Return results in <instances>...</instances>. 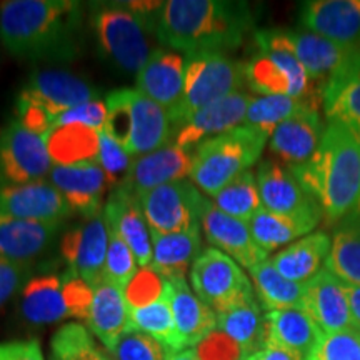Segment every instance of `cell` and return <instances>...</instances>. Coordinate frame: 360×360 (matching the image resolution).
I'll return each mask as SVG.
<instances>
[{"instance_id": "e0dca14e", "label": "cell", "mask_w": 360, "mask_h": 360, "mask_svg": "<svg viewBox=\"0 0 360 360\" xmlns=\"http://www.w3.org/2000/svg\"><path fill=\"white\" fill-rule=\"evenodd\" d=\"M49 182L64 195L72 212L82 219L97 217L103 210V195L110 188L98 162H82L75 165H53ZM112 191V188H110Z\"/></svg>"}, {"instance_id": "44dd1931", "label": "cell", "mask_w": 360, "mask_h": 360, "mask_svg": "<svg viewBox=\"0 0 360 360\" xmlns=\"http://www.w3.org/2000/svg\"><path fill=\"white\" fill-rule=\"evenodd\" d=\"M252 98L254 97L240 90L205 107L175 130L172 142L175 146L193 152L202 142L240 127L244 124Z\"/></svg>"}, {"instance_id": "4316f807", "label": "cell", "mask_w": 360, "mask_h": 360, "mask_svg": "<svg viewBox=\"0 0 360 360\" xmlns=\"http://www.w3.org/2000/svg\"><path fill=\"white\" fill-rule=\"evenodd\" d=\"M129 102L132 115V130L127 146L130 155H146L172 142L174 129L167 109L139 90H129Z\"/></svg>"}, {"instance_id": "2e32d148", "label": "cell", "mask_w": 360, "mask_h": 360, "mask_svg": "<svg viewBox=\"0 0 360 360\" xmlns=\"http://www.w3.org/2000/svg\"><path fill=\"white\" fill-rule=\"evenodd\" d=\"M72 212L56 186L47 180L0 187V215L42 224H62Z\"/></svg>"}, {"instance_id": "7a4b0ae2", "label": "cell", "mask_w": 360, "mask_h": 360, "mask_svg": "<svg viewBox=\"0 0 360 360\" xmlns=\"http://www.w3.org/2000/svg\"><path fill=\"white\" fill-rule=\"evenodd\" d=\"M254 29L247 2L231 0H169L157 19V40L186 57L225 53L240 47Z\"/></svg>"}, {"instance_id": "d4e9b609", "label": "cell", "mask_w": 360, "mask_h": 360, "mask_svg": "<svg viewBox=\"0 0 360 360\" xmlns=\"http://www.w3.org/2000/svg\"><path fill=\"white\" fill-rule=\"evenodd\" d=\"M321 96L327 120L344 124L360 139V49L322 85Z\"/></svg>"}, {"instance_id": "f6af8a7d", "label": "cell", "mask_w": 360, "mask_h": 360, "mask_svg": "<svg viewBox=\"0 0 360 360\" xmlns=\"http://www.w3.org/2000/svg\"><path fill=\"white\" fill-rule=\"evenodd\" d=\"M134 157L129 154L127 148L115 142L107 132H101V146H98V165L103 169L109 179L110 188L122 186L127 177Z\"/></svg>"}, {"instance_id": "681fc988", "label": "cell", "mask_w": 360, "mask_h": 360, "mask_svg": "<svg viewBox=\"0 0 360 360\" xmlns=\"http://www.w3.org/2000/svg\"><path fill=\"white\" fill-rule=\"evenodd\" d=\"M107 124V105L105 101L85 102L82 105L74 107L62 114L53 124V127H65V125H80V127H89L102 132ZM52 127V129H53Z\"/></svg>"}, {"instance_id": "8992f818", "label": "cell", "mask_w": 360, "mask_h": 360, "mask_svg": "<svg viewBox=\"0 0 360 360\" xmlns=\"http://www.w3.org/2000/svg\"><path fill=\"white\" fill-rule=\"evenodd\" d=\"M97 98V90L70 72L37 70L30 75L17 97L15 119L44 137L62 114Z\"/></svg>"}, {"instance_id": "1f68e13d", "label": "cell", "mask_w": 360, "mask_h": 360, "mask_svg": "<svg viewBox=\"0 0 360 360\" xmlns=\"http://www.w3.org/2000/svg\"><path fill=\"white\" fill-rule=\"evenodd\" d=\"M202 227L188 232L157 233L152 236V264L154 272L164 278H182L202 254Z\"/></svg>"}, {"instance_id": "83f0119b", "label": "cell", "mask_w": 360, "mask_h": 360, "mask_svg": "<svg viewBox=\"0 0 360 360\" xmlns=\"http://www.w3.org/2000/svg\"><path fill=\"white\" fill-rule=\"evenodd\" d=\"M85 323L90 334L102 342L110 354L130 330V309L125 292L103 281L94 287L92 307Z\"/></svg>"}, {"instance_id": "7bdbcfd3", "label": "cell", "mask_w": 360, "mask_h": 360, "mask_svg": "<svg viewBox=\"0 0 360 360\" xmlns=\"http://www.w3.org/2000/svg\"><path fill=\"white\" fill-rule=\"evenodd\" d=\"M137 259L130 247L114 231H109V249H107L105 265H103V282L125 290L129 282L135 277Z\"/></svg>"}, {"instance_id": "8fae6325", "label": "cell", "mask_w": 360, "mask_h": 360, "mask_svg": "<svg viewBox=\"0 0 360 360\" xmlns=\"http://www.w3.org/2000/svg\"><path fill=\"white\" fill-rule=\"evenodd\" d=\"M53 162L42 135L13 119L0 130V187L24 186L51 175Z\"/></svg>"}, {"instance_id": "603a6c76", "label": "cell", "mask_w": 360, "mask_h": 360, "mask_svg": "<svg viewBox=\"0 0 360 360\" xmlns=\"http://www.w3.org/2000/svg\"><path fill=\"white\" fill-rule=\"evenodd\" d=\"M302 310L321 327L323 334L354 328L344 282L326 267L304 283Z\"/></svg>"}, {"instance_id": "9a60e30c", "label": "cell", "mask_w": 360, "mask_h": 360, "mask_svg": "<svg viewBox=\"0 0 360 360\" xmlns=\"http://www.w3.org/2000/svg\"><path fill=\"white\" fill-rule=\"evenodd\" d=\"M192 164L193 152L170 142L146 155L134 157L127 177L119 187L142 199L157 187L191 177Z\"/></svg>"}, {"instance_id": "6da1fadb", "label": "cell", "mask_w": 360, "mask_h": 360, "mask_svg": "<svg viewBox=\"0 0 360 360\" xmlns=\"http://www.w3.org/2000/svg\"><path fill=\"white\" fill-rule=\"evenodd\" d=\"M84 7L74 0H6L0 42L13 57L67 60L79 53Z\"/></svg>"}, {"instance_id": "ba28073f", "label": "cell", "mask_w": 360, "mask_h": 360, "mask_svg": "<svg viewBox=\"0 0 360 360\" xmlns=\"http://www.w3.org/2000/svg\"><path fill=\"white\" fill-rule=\"evenodd\" d=\"M94 289L82 278L65 274L30 277L19 294L17 314L25 326L44 327L65 319L87 321Z\"/></svg>"}, {"instance_id": "8d00e7d4", "label": "cell", "mask_w": 360, "mask_h": 360, "mask_svg": "<svg viewBox=\"0 0 360 360\" xmlns=\"http://www.w3.org/2000/svg\"><path fill=\"white\" fill-rule=\"evenodd\" d=\"M326 269L349 285H360V215L337 222Z\"/></svg>"}, {"instance_id": "c3c4849f", "label": "cell", "mask_w": 360, "mask_h": 360, "mask_svg": "<svg viewBox=\"0 0 360 360\" xmlns=\"http://www.w3.org/2000/svg\"><path fill=\"white\" fill-rule=\"evenodd\" d=\"M165 285L167 278L159 276L152 269H141L124 290L129 307L135 309L154 302L164 294Z\"/></svg>"}, {"instance_id": "ac0fdd59", "label": "cell", "mask_w": 360, "mask_h": 360, "mask_svg": "<svg viewBox=\"0 0 360 360\" xmlns=\"http://www.w3.org/2000/svg\"><path fill=\"white\" fill-rule=\"evenodd\" d=\"M200 227L207 242L236 260L240 267L250 270L269 259V254L255 244L249 224L224 214L209 199L202 209Z\"/></svg>"}, {"instance_id": "f5cc1de1", "label": "cell", "mask_w": 360, "mask_h": 360, "mask_svg": "<svg viewBox=\"0 0 360 360\" xmlns=\"http://www.w3.org/2000/svg\"><path fill=\"white\" fill-rule=\"evenodd\" d=\"M0 360H45L37 339L0 342Z\"/></svg>"}, {"instance_id": "30bf717a", "label": "cell", "mask_w": 360, "mask_h": 360, "mask_svg": "<svg viewBox=\"0 0 360 360\" xmlns=\"http://www.w3.org/2000/svg\"><path fill=\"white\" fill-rule=\"evenodd\" d=\"M191 283L197 297L217 315L255 300L249 276L236 260L214 247L202 252L193 262Z\"/></svg>"}, {"instance_id": "cb8c5ba5", "label": "cell", "mask_w": 360, "mask_h": 360, "mask_svg": "<svg viewBox=\"0 0 360 360\" xmlns=\"http://www.w3.org/2000/svg\"><path fill=\"white\" fill-rule=\"evenodd\" d=\"M187 57L170 49H155L135 77V90L169 112L184 96Z\"/></svg>"}, {"instance_id": "e575fe53", "label": "cell", "mask_w": 360, "mask_h": 360, "mask_svg": "<svg viewBox=\"0 0 360 360\" xmlns=\"http://www.w3.org/2000/svg\"><path fill=\"white\" fill-rule=\"evenodd\" d=\"M217 328L236 342L244 359L267 344V322L257 299L219 314Z\"/></svg>"}, {"instance_id": "836d02e7", "label": "cell", "mask_w": 360, "mask_h": 360, "mask_svg": "<svg viewBox=\"0 0 360 360\" xmlns=\"http://www.w3.org/2000/svg\"><path fill=\"white\" fill-rule=\"evenodd\" d=\"M321 219L317 217H290L265 210L264 207L252 217L249 229L255 244L265 254L294 244L295 240L314 232Z\"/></svg>"}, {"instance_id": "3957f363", "label": "cell", "mask_w": 360, "mask_h": 360, "mask_svg": "<svg viewBox=\"0 0 360 360\" xmlns=\"http://www.w3.org/2000/svg\"><path fill=\"white\" fill-rule=\"evenodd\" d=\"M290 170L321 207L323 217L340 222L360 200V139L344 124L327 120L315 155Z\"/></svg>"}, {"instance_id": "d590c367", "label": "cell", "mask_w": 360, "mask_h": 360, "mask_svg": "<svg viewBox=\"0 0 360 360\" xmlns=\"http://www.w3.org/2000/svg\"><path fill=\"white\" fill-rule=\"evenodd\" d=\"M44 141L53 165H75L97 162L101 132L80 125H65L49 130Z\"/></svg>"}, {"instance_id": "db71d44e", "label": "cell", "mask_w": 360, "mask_h": 360, "mask_svg": "<svg viewBox=\"0 0 360 360\" xmlns=\"http://www.w3.org/2000/svg\"><path fill=\"white\" fill-rule=\"evenodd\" d=\"M344 289L349 299L354 328L360 330V285H349V283H344Z\"/></svg>"}, {"instance_id": "4dcf8cb0", "label": "cell", "mask_w": 360, "mask_h": 360, "mask_svg": "<svg viewBox=\"0 0 360 360\" xmlns=\"http://www.w3.org/2000/svg\"><path fill=\"white\" fill-rule=\"evenodd\" d=\"M295 57L312 82H327L357 47L332 42L309 30H287Z\"/></svg>"}, {"instance_id": "5bb4252c", "label": "cell", "mask_w": 360, "mask_h": 360, "mask_svg": "<svg viewBox=\"0 0 360 360\" xmlns=\"http://www.w3.org/2000/svg\"><path fill=\"white\" fill-rule=\"evenodd\" d=\"M255 177L262 207L269 212L290 217H323L317 202L305 192L285 165L274 159H265L259 164Z\"/></svg>"}, {"instance_id": "ab89813d", "label": "cell", "mask_w": 360, "mask_h": 360, "mask_svg": "<svg viewBox=\"0 0 360 360\" xmlns=\"http://www.w3.org/2000/svg\"><path fill=\"white\" fill-rule=\"evenodd\" d=\"M319 98L322 97H289V96H270V97H254L249 109H247L244 124L247 127L259 130L265 135H272L282 122L299 114V112L319 109Z\"/></svg>"}, {"instance_id": "f907efd6", "label": "cell", "mask_w": 360, "mask_h": 360, "mask_svg": "<svg viewBox=\"0 0 360 360\" xmlns=\"http://www.w3.org/2000/svg\"><path fill=\"white\" fill-rule=\"evenodd\" d=\"M30 272H32L30 264H17L0 259V312L13 297L20 294L25 283L29 282Z\"/></svg>"}, {"instance_id": "f546056e", "label": "cell", "mask_w": 360, "mask_h": 360, "mask_svg": "<svg viewBox=\"0 0 360 360\" xmlns=\"http://www.w3.org/2000/svg\"><path fill=\"white\" fill-rule=\"evenodd\" d=\"M170 289V307L184 347H195L210 332L217 328V314L197 297L186 281L167 278Z\"/></svg>"}, {"instance_id": "7c38bea8", "label": "cell", "mask_w": 360, "mask_h": 360, "mask_svg": "<svg viewBox=\"0 0 360 360\" xmlns=\"http://www.w3.org/2000/svg\"><path fill=\"white\" fill-rule=\"evenodd\" d=\"M207 197L192 180H177L150 191L141 199L148 229L157 233L188 232L200 229Z\"/></svg>"}, {"instance_id": "d6986e66", "label": "cell", "mask_w": 360, "mask_h": 360, "mask_svg": "<svg viewBox=\"0 0 360 360\" xmlns=\"http://www.w3.org/2000/svg\"><path fill=\"white\" fill-rule=\"evenodd\" d=\"M107 229L114 231L134 252L137 264L148 269L152 264V236L141 199L127 188H112L102 210Z\"/></svg>"}, {"instance_id": "7dc6e473", "label": "cell", "mask_w": 360, "mask_h": 360, "mask_svg": "<svg viewBox=\"0 0 360 360\" xmlns=\"http://www.w3.org/2000/svg\"><path fill=\"white\" fill-rule=\"evenodd\" d=\"M114 360H167V349L139 330H129L110 352Z\"/></svg>"}, {"instance_id": "6f0895ef", "label": "cell", "mask_w": 360, "mask_h": 360, "mask_svg": "<svg viewBox=\"0 0 360 360\" xmlns=\"http://www.w3.org/2000/svg\"><path fill=\"white\" fill-rule=\"evenodd\" d=\"M352 214H355V215H360V200H359V204H357V207H355V210Z\"/></svg>"}, {"instance_id": "b9f144b4", "label": "cell", "mask_w": 360, "mask_h": 360, "mask_svg": "<svg viewBox=\"0 0 360 360\" xmlns=\"http://www.w3.org/2000/svg\"><path fill=\"white\" fill-rule=\"evenodd\" d=\"M52 360H114L109 357L84 323H65L51 340Z\"/></svg>"}, {"instance_id": "7402d4cb", "label": "cell", "mask_w": 360, "mask_h": 360, "mask_svg": "<svg viewBox=\"0 0 360 360\" xmlns=\"http://www.w3.org/2000/svg\"><path fill=\"white\" fill-rule=\"evenodd\" d=\"M299 22L309 32L335 44L357 47L360 0H307L299 7Z\"/></svg>"}, {"instance_id": "277c9868", "label": "cell", "mask_w": 360, "mask_h": 360, "mask_svg": "<svg viewBox=\"0 0 360 360\" xmlns=\"http://www.w3.org/2000/svg\"><path fill=\"white\" fill-rule=\"evenodd\" d=\"M162 4H92L90 24L98 45L120 70L139 74L154 53L150 37H157V19Z\"/></svg>"}, {"instance_id": "484cf974", "label": "cell", "mask_w": 360, "mask_h": 360, "mask_svg": "<svg viewBox=\"0 0 360 360\" xmlns=\"http://www.w3.org/2000/svg\"><path fill=\"white\" fill-rule=\"evenodd\" d=\"M267 344L265 347L278 349L297 360H307L323 332L300 309L270 310L265 314Z\"/></svg>"}, {"instance_id": "ffe728a7", "label": "cell", "mask_w": 360, "mask_h": 360, "mask_svg": "<svg viewBox=\"0 0 360 360\" xmlns=\"http://www.w3.org/2000/svg\"><path fill=\"white\" fill-rule=\"evenodd\" d=\"M326 125L317 107L287 119L269 139V150L274 160L289 169L309 162L321 146Z\"/></svg>"}, {"instance_id": "bcb514c9", "label": "cell", "mask_w": 360, "mask_h": 360, "mask_svg": "<svg viewBox=\"0 0 360 360\" xmlns=\"http://www.w3.org/2000/svg\"><path fill=\"white\" fill-rule=\"evenodd\" d=\"M107 105V124L103 132H107L127 148L130 141V130H132V115H130L129 89H120L110 92L105 98Z\"/></svg>"}, {"instance_id": "ee69618b", "label": "cell", "mask_w": 360, "mask_h": 360, "mask_svg": "<svg viewBox=\"0 0 360 360\" xmlns=\"http://www.w3.org/2000/svg\"><path fill=\"white\" fill-rule=\"evenodd\" d=\"M307 360H360V330H345L323 334Z\"/></svg>"}, {"instance_id": "9c48e42d", "label": "cell", "mask_w": 360, "mask_h": 360, "mask_svg": "<svg viewBox=\"0 0 360 360\" xmlns=\"http://www.w3.org/2000/svg\"><path fill=\"white\" fill-rule=\"evenodd\" d=\"M244 85L245 65L225 53H200L187 57L184 96L169 112L174 132L197 112L240 92Z\"/></svg>"}, {"instance_id": "52a82bcc", "label": "cell", "mask_w": 360, "mask_h": 360, "mask_svg": "<svg viewBox=\"0 0 360 360\" xmlns=\"http://www.w3.org/2000/svg\"><path fill=\"white\" fill-rule=\"evenodd\" d=\"M259 53L245 65V84L260 97H322L312 92V80L295 57L285 29L255 32Z\"/></svg>"}, {"instance_id": "11a10c76", "label": "cell", "mask_w": 360, "mask_h": 360, "mask_svg": "<svg viewBox=\"0 0 360 360\" xmlns=\"http://www.w3.org/2000/svg\"><path fill=\"white\" fill-rule=\"evenodd\" d=\"M244 360H297V359L292 357L289 354L282 352V350L278 349L265 347L262 350H259V352L249 355V357H245Z\"/></svg>"}, {"instance_id": "f1b7e54d", "label": "cell", "mask_w": 360, "mask_h": 360, "mask_svg": "<svg viewBox=\"0 0 360 360\" xmlns=\"http://www.w3.org/2000/svg\"><path fill=\"white\" fill-rule=\"evenodd\" d=\"M60 225L0 215V259L32 265L52 244Z\"/></svg>"}, {"instance_id": "74e56055", "label": "cell", "mask_w": 360, "mask_h": 360, "mask_svg": "<svg viewBox=\"0 0 360 360\" xmlns=\"http://www.w3.org/2000/svg\"><path fill=\"white\" fill-rule=\"evenodd\" d=\"M252 283L260 307L267 310H302L304 283L292 282L274 267L272 260H264L250 270Z\"/></svg>"}, {"instance_id": "d6a6232c", "label": "cell", "mask_w": 360, "mask_h": 360, "mask_svg": "<svg viewBox=\"0 0 360 360\" xmlns=\"http://www.w3.org/2000/svg\"><path fill=\"white\" fill-rule=\"evenodd\" d=\"M332 237L326 232H312L276 254L274 267L292 282L305 283L321 272V265L330 254Z\"/></svg>"}, {"instance_id": "816d5d0a", "label": "cell", "mask_w": 360, "mask_h": 360, "mask_svg": "<svg viewBox=\"0 0 360 360\" xmlns=\"http://www.w3.org/2000/svg\"><path fill=\"white\" fill-rule=\"evenodd\" d=\"M193 350L200 360H244L240 347L219 328L210 332Z\"/></svg>"}, {"instance_id": "f35d334b", "label": "cell", "mask_w": 360, "mask_h": 360, "mask_svg": "<svg viewBox=\"0 0 360 360\" xmlns=\"http://www.w3.org/2000/svg\"><path fill=\"white\" fill-rule=\"evenodd\" d=\"M130 330H139L150 335L167 350L186 349L175 326L172 307H170L169 281L165 292L159 299L142 307L130 309Z\"/></svg>"}, {"instance_id": "4fadbf2b", "label": "cell", "mask_w": 360, "mask_h": 360, "mask_svg": "<svg viewBox=\"0 0 360 360\" xmlns=\"http://www.w3.org/2000/svg\"><path fill=\"white\" fill-rule=\"evenodd\" d=\"M109 229L103 215L82 219V222L69 229L60 240V257L70 276L82 278L90 287L103 281Z\"/></svg>"}, {"instance_id": "60d3db41", "label": "cell", "mask_w": 360, "mask_h": 360, "mask_svg": "<svg viewBox=\"0 0 360 360\" xmlns=\"http://www.w3.org/2000/svg\"><path fill=\"white\" fill-rule=\"evenodd\" d=\"M214 204L224 214L249 224L252 217L262 209L255 172L250 169L237 175L214 197Z\"/></svg>"}, {"instance_id": "9f6ffc18", "label": "cell", "mask_w": 360, "mask_h": 360, "mask_svg": "<svg viewBox=\"0 0 360 360\" xmlns=\"http://www.w3.org/2000/svg\"><path fill=\"white\" fill-rule=\"evenodd\" d=\"M167 360H200L193 349L167 350Z\"/></svg>"}, {"instance_id": "5b68a950", "label": "cell", "mask_w": 360, "mask_h": 360, "mask_svg": "<svg viewBox=\"0 0 360 360\" xmlns=\"http://www.w3.org/2000/svg\"><path fill=\"white\" fill-rule=\"evenodd\" d=\"M269 139V135L247 125L209 139L193 150L188 179L200 192L215 197L231 180L257 164Z\"/></svg>"}]
</instances>
